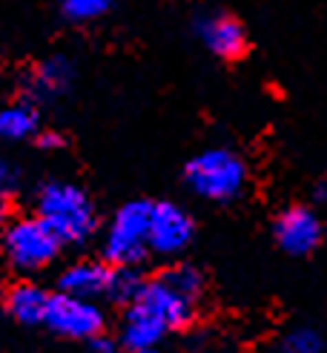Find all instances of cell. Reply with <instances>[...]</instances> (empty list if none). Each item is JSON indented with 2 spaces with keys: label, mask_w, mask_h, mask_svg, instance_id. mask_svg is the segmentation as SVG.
<instances>
[{
  "label": "cell",
  "mask_w": 327,
  "mask_h": 353,
  "mask_svg": "<svg viewBox=\"0 0 327 353\" xmlns=\"http://www.w3.org/2000/svg\"><path fill=\"white\" fill-rule=\"evenodd\" d=\"M181 179L207 204H233L244 196L250 167L233 147H204L184 164Z\"/></svg>",
  "instance_id": "cell-2"
},
{
  "label": "cell",
  "mask_w": 327,
  "mask_h": 353,
  "mask_svg": "<svg viewBox=\"0 0 327 353\" xmlns=\"http://www.w3.org/2000/svg\"><path fill=\"white\" fill-rule=\"evenodd\" d=\"M41 127V107L29 98H17L0 107V141H6V144L32 141Z\"/></svg>",
  "instance_id": "cell-14"
},
{
  "label": "cell",
  "mask_w": 327,
  "mask_h": 353,
  "mask_svg": "<svg viewBox=\"0 0 327 353\" xmlns=\"http://www.w3.org/2000/svg\"><path fill=\"white\" fill-rule=\"evenodd\" d=\"M21 187H23V175L17 170V164L0 155V199L12 201L17 192H21Z\"/></svg>",
  "instance_id": "cell-19"
},
{
  "label": "cell",
  "mask_w": 327,
  "mask_h": 353,
  "mask_svg": "<svg viewBox=\"0 0 327 353\" xmlns=\"http://www.w3.org/2000/svg\"><path fill=\"white\" fill-rule=\"evenodd\" d=\"M313 201L316 204H327V179H321V181L313 184Z\"/></svg>",
  "instance_id": "cell-22"
},
{
  "label": "cell",
  "mask_w": 327,
  "mask_h": 353,
  "mask_svg": "<svg viewBox=\"0 0 327 353\" xmlns=\"http://www.w3.org/2000/svg\"><path fill=\"white\" fill-rule=\"evenodd\" d=\"M109 276H112V264H107L101 256L98 259H75L66 268H61L55 279V290L61 293H72L83 299H107L109 288Z\"/></svg>",
  "instance_id": "cell-13"
},
{
  "label": "cell",
  "mask_w": 327,
  "mask_h": 353,
  "mask_svg": "<svg viewBox=\"0 0 327 353\" xmlns=\"http://www.w3.org/2000/svg\"><path fill=\"white\" fill-rule=\"evenodd\" d=\"M49 296H52V290H46L41 281H34L32 276H23L21 281H14L12 288H3L0 313H6L9 319L21 327H41L46 307H49Z\"/></svg>",
  "instance_id": "cell-12"
},
{
  "label": "cell",
  "mask_w": 327,
  "mask_h": 353,
  "mask_svg": "<svg viewBox=\"0 0 327 353\" xmlns=\"http://www.w3.org/2000/svg\"><path fill=\"white\" fill-rule=\"evenodd\" d=\"M12 219V201L9 199H0V230H3V224Z\"/></svg>",
  "instance_id": "cell-23"
},
{
  "label": "cell",
  "mask_w": 327,
  "mask_h": 353,
  "mask_svg": "<svg viewBox=\"0 0 327 353\" xmlns=\"http://www.w3.org/2000/svg\"><path fill=\"white\" fill-rule=\"evenodd\" d=\"M115 0H58V12L66 23H95L107 17Z\"/></svg>",
  "instance_id": "cell-17"
},
{
  "label": "cell",
  "mask_w": 327,
  "mask_h": 353,
  "mask_svg": "<svg viewBox=\"0 0 327 353\" xmlns=\"http://www.w3.org/2000/svg\"><path fill=\"white\" fill-rule=\"evenodd\" d=\"M75 86V63L66 55H49L38 63H32L21 78V92L32 103H55L66 98Z\"/></svg>",
  "instance_id": "cell-9"
},
{
  "label": "cell",
  "mask_w": 327,
  "mask_h": 353,
  "mask_svg": "<svg viewBox=\"0 0 327 353\" xmlns=\"http://www.w3.org/2000/svg\"><path fill=\"white\" fill-rule=\"evenodd\" d=\"M273 241L279 250L293 259L313 256L327 239V221L316 207L310 204H290L279 210L273 219Z\"/></svg>",
  "instance_id": "cell-6"
},
{
  "label": "cell",
  "mask_w": 327,
  "mask_h": 353,
  "mask_svg": "<svg viewBox=\"0 0 327 353\" xmlns=\"http://www.w3.org/2000/svg\"><path fill=\"white\" fill-rule=\"evenodd\" d=\"M275 347L284 350V353H321V350L327 347V342H324V336H321L316 327L296 325V327H290V330L284 333Z\"/></svg>",
  "instance_id": "cell-18"
},
{
  "label": "cell",
  "mask_w": 327,
  "mask_h": 353,
  "mask_svg": "<svg viewBox=\"0 0 327 353\" xmlns=\"http://www.w3.org/2000/svg\"><path fill=\"white\" fill-rule=\"evenodd\" d=\"M32 213L55 230L63 247H86L101 233V213L89 190L66 179H49L34 190Z\"/></svg>",
  "instance_id": "cell-1"
},
{
  "label": "cell",
  "mask_w": 327,
  "mask_h": 353,
  "mask_svg": "<svg viewBox=\"0 0 327 353\" xmlns=\"http://www.w3.org/2000/svg\"><path fill=\"white\" fill-rule=\"evenodd\" d=\"M169 288H176L178 293H184L187 299H193V302H201V296L207 290V276L201 273V268H196L193 261H178L172 259V264L158 273Z\"/></svg>",
  "instance_id": "cell-16"
},
{
  "label": "cell",
  "mask_w": 327,
  "mask_h": 353,
  "mask_svg": "<svg viewBox=\"0 0 327 353\" xmlns=\"http://www.w3.org/2000/svg\"><path fill=\"white\" fill-rule=\"evenodd\" d=\"M149 199H129L109 216L101 233V259L112 268L144 264L149 256L147 230H149Z\"/></svg>",
  "instance_id": "cell-4"
},
{
  "label": "cell",
  "mask_w": 327,
  "mask_h": 353,
  "mask_svg": "<svg viewBox=\"0 0 327 353\" xmlns=\"http://www.w3.org/2000/svg\"><path fill=\"white\" fill-rule=\"evenodd\" d=\"M138 302L147 305L172 333L187 330L189 325L196 322V313H198V302L187 299L176 288H169L161 276H149L147 279V285H144L141 299H138Z\"/></svg>",
  "instance_id": "cell-11"
},
{
  "label": "cell",
  "mask_w": 327,
  "mask_h": 353,
  "mask_svg": "<svg viewBox=\"0 0 327 353\" xmlns=\"http://www.w3.org/2000/svg\"><path fill=\"white\" fill-rule=\"evenodd\" d=\"M196 219L193 213L178 204V201H152L149 210V230H147V244L152 256L161 259H178L187 253L196 241Z\"/></svg>",
  "instance_id": "cell-7"
},
{
  "label": "cell",
  "mask_w": 327,
  "mask_h": 353,
  "mask_svg": "<svg viewBox=\"0 0 327 353\" xmlns=\"http://www.w3.org/2000/svg\"><path fill=\"white\" fill-rule=\"evenodd\" d=\"M118 345L120 350L129 353H152L167 345V339L172 336V330L155 316L147 305L132 302L120 313V325H118Z\"/></svg>",
  "instance_id": "cell-10"
},
{
  "label": "cell",
  "mask_w": 327,
  "mask_h": 353,
  "mask_svg": "<svg viewBox=\"0 0 327 353\" xmlns=\"http://www.w3.org/2000/svg\"><path fill=\"white\" fill-rule=\"evenodd\" d=\"M63 241L41 216H12L0 230V261L17 276H38L58 264Z\"/></svg>",
  "instance_id": "cell-3"
},
{
  "label": "cell",
  "mask_w": 327,
  "mask_h": 353,
  "mask_svg": "<svg viewBox=\"0 0 327 353\" xmlns=\"http://www.w3.org/2000/svg\"><path fill=\"white\" fill-rule=\"evenodd\" d=\"M193 34L201 49L218 61H241L250 49L247 26L224 9L201 12L198 17H193Z\"/></svg>",
  "instance_id": "cell-8"
},
{
  "label": "cell",
  "mask_w": 327,
  "mask_h": 353,
  "mask_svg": "<svg viewBox=\"0 0 327 353\" xmlns=\"http://www.w3.org/2000/svg\"><path fill=\"white\" fill-rule=\"evenodd\" d=\"M147 273L141 270V264H127V268H112L109 288H107V302L127 307L141 299V290L147 285Z\"/></svg>",
  "instance_id": "cell-15"
},
{
  "label": "cell",
  "mask_w": 327,
  "mask_h": 353,
  "mask_svg": "<svg viewBox=\"0 0 327 353\" xmlns=\"http://www.w3.org/2000/svg\"><path fill=\"white\" fill-rule=\"evenodd\" d=\"M41 327H46L55 339L83 345L95 333L107 330V310L101 307L98 299H83V296L52 290Z\"/></svg>",
  "instance_id": "cell-5"
},
{
  "label": "cell",
  "mask_w": 327,
  "mask_h": 353,
  "mask_svg": "<svg viewBox=\"0 0 327 353\" xmlns=\"http://www.w3.org/2000/svg\"><path fill=\"white\" fill-rule=\"evenodd\" d=\"M32 141H34V147L43 150V152H61V150H66V135L61 130H55V127H41L38 132H34Z\"/></svg>",
  "instance_id": "cell-20"
},
{
  "label": "cell",
  "mask_w": 327,
  "mask_h": 353,
  "mask_svg": "<svg viewBox=\"0 0 327 353\" xmlns=\"http://www.w3.org/2000/svg\"><path fill=\"white\" fill-rule=\"evenodd\" d=\"M83 347L95 350V353H115V350H120L118 336H115V333H109V330H101V333H95V336H89L83 342Z\"/></svg>",
  "instance_id": "cell-21"
},
{
  "label": "cell",
  "mask_w": 327,
  "mask_h": 353,
  "mask_svg": "<svg viewBox=\"0 0 327 353\" xmlns=\"http://www.w3.org/2000/svg\"><path fill=\"white\" fill-rule=\"evenodd\" d=\"M0 305H3V281H0Z\"/></svg>",
  "instance_id": "cell-24"
}]
</instances>
